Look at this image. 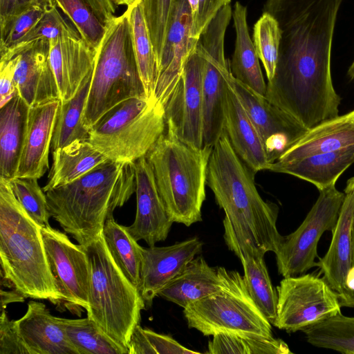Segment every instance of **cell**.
I'll use <instances>...</instances> for the list:
<instances>
[{
    "label": "cell",
    "instance_id": "obj_23",
    "mask_svg": "<svg viewBox=\"0 0 354 354\" xmlns=\"http://www.w3.org/2000/svg\"><path fill=\"white\" fill-rule=\"evenodd\" d=\"M345 196L332 240L325 255L317 262L320 273L337 292L343 293L351 258V236L354 219V177L346 181Z\"/></svg>",
    "mask_w": 354,
    "mask_h": 354
},
{
    "label": "cell",
    "instance_id": "obj_11",
    "mask_svg": "<svg viewBox=\"0 0 354 354\" xmlns=\"http://www.w3.org/2000/svg\"><path fill=\"white\" fill-rule=\"evenodd\" d=\"M319 196L297 229L283 236L276 254L283 277L304 274L317 267V245L326 231L333 232L344 199L335 185L319 191Z\"/></svg>",
    "mask_w": 354,
    "mask_h": 354
},
{
    "label": "cell",
    "instance_id": "obj_36",
    "mask_svg": "<svg viewBox=\"0 0 354 354\" xmlns=\"http://www.w3.org/2000/svg\"><path fill=\"white\" fill-rule=\"evenodd\" d=\"M313 346L354 354V317L342 312L302 330Z\"/></svg>",
    "mask_w": 354,
    "mask_h": 354
},
{
    "label": "cell",
    "instance_id": "obj_3",
    "mask_svg": "<svg viewBox=\"0 0 354 354\" xmlns=\"http://www.w3.org/2000/svg\"><path fill=\"white\" fill-rule=\"evenodd\" d=\"M135 162L110 160L82 177L46 192L48 209L63 230L86 246L107 218L136 192Z\"/></svg>",
    "mask_w": 354,
    "mask_h": 354
},
{
    "label": "cell",
    "instance_id": "obj_12",
    "mask_svg": "<svg viewBox=\"0 0 354 354\" xmlns=\"http://www.w3.org/2000/svg\"><path fill=\"white\" fill-rule=\"evenodd\" d=\"M276 290L277 317L272 325L287 333L302 331L341 312L337 292L318 275L283 277Z\"/></svg>",
    "mask_w": 354,
    "mask_h": 354
},
{
    "label": "cell",
    "instance_id": "obj_52",
    "mask_svg": "<svg viewBox=\"0 0 354 354\" xmlns=\"http://www.w3.org/2000/svg\"><path fill=\"white\" fill-rule=\"evenodd\" d=\"M136 1L137 0H112L115 6H125L127 7Z\"/></svg>",
    "mask_w": 354,
    "mask_h": 354
},
{
    "label": "cell",
    "instance_id": "obj_18",
    "mask_svg": "<svg viewBox=\"0 0 354 354\" xmlns=\"http://www.w3.org/2000/svg\"><path fill=\"white\" fill-rule=\"evenodd\" d=\"M203 245L194 237L169 246L142 248L138 289L146 308L151 306L158 292L201 252Z\"/></svg>",
    "mask_w": 354,
    "mask_h": 354
},
{
    "label": "cell",
    "instance_id": "obj_54",
    "mask_svg": "<svg viewBox=\"0 0 354 354\" xmlns=\"http://www.w3.org/2000/svg\"><path fill=\"white\" fill-rule=\"evenodd\" d=\"M44 3L48 4V5H52L53 3H55L54 2V0H44Z\"/></svg>",
    "mask_w": 354,
    "mask_h": 354
},
{
    "label": "cell",
    "instance_id": "obj_32",
    "mask_svg": "<svg viewBox=\"0 0 354 354\" xmlns=\"http://www.w3.org/2000/svg\"><path fill=\"white\" fill-rule=\"evenodd\" d=\"M129 27L130 37L138 70L146 95L154 97L158 77V62L150 37L142 0H137L124 11Z\"/></svg>",
    "mask_w": 354,
    "mask_h": 354
},
{
    "label": "cell",
    "instance_id": "obj_24",
    "mask_svg": "<svg viewBox=\"0 0 354 354\" xmlns=\"http://www.w3.org/2000/svg\"><path fill=\"white\" fill-rule=\"evenodd\" d=\"M16 324L30 354H79L62 326L41 302L30 301Z\"/></svg>",
    "mask_w": 354,
    "mask_h": 354
},
{
    "label": "cell",
    "instance_id": "obj_53",
    "mask_svg": "<svg viewBox=\"0 0 354 354\" xmlns=\"http://www.w3.org/2000/svg\"><path fill=\"white\" fill-rule=\"evenodd\" d=\"M347 75L351 80H354V60L348 68Z\"/></svg>",
    "mask_w": 354,
    "mask_h": 354
},
{
    "label": "cell",
    "instance_id": "obj_19",
    "mask_svg": "<svg viewBox=\"0 0 354 354\" xmlns=\"http://www.w3.org/2000/svg\"><path fill=\"white\" fill-rule=\"evenodd\" d=\"M136 213L133 223L127 227L137 241L149 246L165 241L173 221L169 218L158 192L154 176L145 156L135 162Z\"/></svg>",
    "mask_w": 354,
    "mask_h": 354
},
{
    "label": "cell",
    "instance_id": "obj_42",
    "mask_svg": "<svg viewBox=\"0 0 354 354\" xmlns=\"http://www.w3.org/2000/svg\"><path fill=\"white\" fill-rule=\"evenodd\" d=\"M59 9L53 3H46V10L33 28L12 48L1 53L3 55L19 47L39 40L50 41L68 35L77 33V30L62 15Z\"/></svg>",
    "mask_w": 354,
    "mask_h": 354
},
{
    "label": "cell",
    "instance_id": "obj_47",
    "mask_svg": "<svg viewBox=\"0 0 354 354\" xmlns=\"http://www.w3.org/2000/svg\"><path fill=\"white\" fill-rule=\"evenodd\" d=\"M17 55L0 62V107L8 102L17 93L15 72Z\"/></svg>",
    "mask_w": 354,
    "mask_h": 354
},
{
    "label": "cell",
    "instance_id": "obj_21",
    "mask_svg": "<svg viewBox=\"0 0 354 354\" xmlns=\"http://www.w3.org/2000/svg\"><path fill=\"white\" fill-rule=\"evenodd\" d=\"M59 104L60 100H55L30 106L16 177L39 179L49 169V151Z\"/></svg>",
    "mask_w": 354,
    "mask_h": 354
},
{
    "label": "cell",
    "instance_id": "obj_20",
    "mask_svg": "<svg viewBox=\"0 0 354 354\" xmlns=\"http://www.w3.org/2000/svg\"><path fill=\"white\" fill-rule=\"evenodd\" d=\"M48 60L57 82L60 101L73 97L93 73L95 49L77 32L49 41Z\"/></svg>",
    "mask_w": 354,
    "mask_h": 354
},
{
    "label": "cell",
    "instance_id": "obj_10",
    "mask_svg": "<svg viewBox=\"0 0 354 354\" xmlns=\"http://www.w3.org/2000/svg\"><path fill=\"white\" fill-rule=\"evenodd\" d=\"M232 17L230 4L223 7L198 39L196 51L204 59L202 81L203 142L213 147L223 133L229 62L224 53L225 35Z\"/></svg>",
    "mask_w": 354,
    "mask_h": 354
},
{
    "label": "cell",
    "instance_id": "obj_1",
    "mask_svg": "<svg viewBox=\"0 0 354 354\" xmlns=\"http://www.w3.org/2000/svg\"><path fill=\"white\" fill-rule=\"evenodd\" d=\"M342 0H267L263 11L281 30L266 97L307 129L339 115L332 80L333 37Z\"/></svg>",
    "mask_w": 354,
    "mask_h": 354
},
{
    "label": "cell",
    "instance_id": "obj_39",
    "mask_svg": "<svg viewBox=\"0 0 354 354\" xmlns=\"http://www.w3.org/2000/svg\"><path fill=\"white\" fill-rule=\"evenodd\" d=\"M80 37L95 49L104 31V24L97 17L85 0H54Z\"/></svg>",
    "mask_w": 354,
    "mask_h": 354
},
{
    "label": "cell",
    "instance_id": "obj_22",
    "mask_svg": "<svg viewBox=\"0 0 354 354\" xmlns=\"http://www.w3.org/2000/svg\"><path fill=\"white\" fill-rule=\"evenodd\" d=\"M224 240L240 259L248 292L265 317L273 324L277 317L278 295L272 284L264 261L266 252L249 241L238 239L224 218Z\"/></svg>",
    "mask_w": 354,
    "mask_h": 354
},
{
    "label": "cell",
    "instance_id": "obj_30",
    "mask_svg": "<svg viewBox=\"0 0 354 354\" xmlns=\"http://www.w3.org/2000/svg\"><path fill=\"white\" fill-rule=\"evenodd\" d=\"M53 163L45 193L71 183L109 159L88 140H76L53 151Z\"/></svg>",
    "mask_w": 354,
    "mask_h": 354
},
{
    "label": "cell",
    "instance_id": "obj_51",
    "mask_svg": "<svg viewBox=\"0 0 354 354\" xmlns=\"http://www.w3.org/2000/svg\"><path fill=\"white\" fill-rule=\"evenodd\" d=\"M192 14V22L196 18L198 8V0H187Z\"/></svg>",
    "mask_w": 354,
    "mask_h": 354
},
{
    "label": "cell",
    "instance_id": "obj_28",
    "mask_svg": "<svg viewBox=\"0 0 354 354\" xmlns=\"http://www.w3.org/2000/svg\"><path fill=\"white\" fill-rule=\"evenodd\" d=\"M354 163V145L299 160L274 162L268 171L295 176L314 185L319 191L335 185L339 176Z\"/></svg>",
    "mask_w": 354,
    "mask_h": 354
},
{
    "label": "cell",
    "instance_id": "obj_29",
    "mask_svg": "<svg viewBox=\"0 0 354 354\" xmlns=\"http://www.w3.org/2000/svg\"><path fill=\"white\" fill-rule=\"evenodd\" d=\"M0 177H16L30 106L16 93L0 107Z\"/></svg>",
    "mask_w": 354,
    "mask_h": 354
},
{
    "label": "cell",
    "instance_id": "obj_33",
    "mask_svg": "<svg viewBox=\"0 0 354 354\" xmlns=\"http://www.w3.org/2000/svg\"><path fill=\"white\" fill-rule=\"evenodd\" d=\"M102 235L115 264L138 288L140 282L142 247L130 234L127 227L118 224L113 217L106 219Z\"/></svg>",
    "mask_w": 354,
    "mask_h": 354
},
{
    "label": "cell",
    "instance_id": "obj_26",
    "mask_svg": "<svg viewBox=\"0 0 354 354\" xmlns=\"http://www.w3.org/2000/svg\"><path fill=\"white\" fill-rule=\"evenodd\" d=\"M353 145L354 110L324 120L308 129L305 134L276 161L291 162Z\"/></svg>",
    "mask_w": 354,
    "mask_h": 354
},
{
    "label": "cell",
    "instance_id": "obj_14",
    "mask_svg": "<svg viewBox=\"0 0 354 354\" xmlns=\"http://www.w3.org/2000/svg\"><path fill=\"white\" fill-rule=\"evenodd\" d=\"M204 59L196 51L189 57L180 77L162 104L166 130L183 142L203 147L202 81Z\"/></svg>",
    "mask_w": 354,
    "mask_h": 354
},
{
    "label": "cell",
    "instance_id": "obj_17",
    "mask_svg": "<svg viewBox=\"0 0 354 354\" xmlns=\"http://www.w3.org/2000/svg\"><path fill=\"white\" fill-rule=\"evenodd\" d=\"M48 48V41L39 40L1 55L5 60L17 55L15 84L17 94L29 106L59 100Z\"/></svg>",
    "mask_w": 354,
    "mask_h": 354
},
{
    "label": "cell",
    "instance_id": "obj_7",
    "mask_svg": "<svg viewBox=\"0 0 354 354\" xmlns=\"http://www.w3.org/2000/svg\"><path fill=\"white\" fill-rule=\"evenodd\" d=\"M84 248L90 268L87 317L129 354L131 336L146 308L144 300L113 260L102 234Z\"/></svg>",
    "mask_w": 354,
    "mask_h": 354
},
{
    "label": "cell",
    "instance_id": "obj_16",
    "mask_svg": "<svg viewBox=\"0 0 354 354\" xmlns=\"http://www.w3.org/2000/svg\"><path fill=\"white\" fill-rule=\"evenodd\" d=\"M192 14L187 0H177L158 62L154 98L164 104L195 51L198 39L192 37Z\"/></svg>",
    "mask_w": 354,
    "mask_h": 354
},
{
    "label": "cell",
    "instance_id": "obj_49",
    "mask_svg": "<svg viewBox=\"0 0 354 354\" xmlns=\"http://www.w3.org/2000/svg\"><path fill=\"white\" fill-rule=\"evenodd\" d=\"M339 299L342 307L354 308V219L352 227L350 268L346 277L345 289L343 293L339 295Z\"/></svg>",
    "mask_w": 354,
    "mask_h": 354
},
{
    "label": "cell",
    "instance_id": "obj_31",
    "mask_svg": "<svg viewBox=\"0 0 354 354\" xmlns=\"http://www.w3.org/2000/svg\"><path fill=\"white\" fill-rule=\"evenodd\" d=\"M236 31L234 51L229 66L232 75L257 93L266 95V84L259 58L250 38L247 24V8L236 1L232 12Z\"/></svg>",
    "mask_w": 354,
    "mask_h": 354
},
{
    "label": "cell",
    "instance_id": "obj_45",
    "mask_svg": "<svg viewBox=\"0 0 354 354\" xmlns=\"http://www.w3.org/2000/svg\"><path fill=\"white\" fill-rule=\"evenodd\" d=\"M0 354H30L19 334L16 320H10L5 309L0 319Z\"/></svg>",
    "mask_w": 354,
    "mask_h": 354
},
{
    "label": "cell",
    "instance_id": "obj_8",
    "mask_svg": "<svg viewBox=\"0 0 354 354\" xmlns=\"http://www.w3.org/2000/svg\"><path fill=\"white\" fill-rule=\"evenodd\" d=\"M165 130L161 103L154 97H132L104 114L89 129L88 140L110 160L135 162Z\"/></svg>",
    "mask_w": 354,
    "mask_h": 354
},
{
    "label": "cell",
    "instance_id": "obj_41",
    "mask_svg": "<svg viewBox=\"0 0 354 354\" xmlns=\"http://www.w3.org/2000/svg\"><path fill=\"white\" fill-rule=\"evenodd\" d=\"M129 354H196L169 335L143 328H134L128 346Z\"/></svg>",
    "mask_w": 354,
    "mask_h": 354
},
{
    "label": "cell",
    "instance_id": "obj_6",
    "mask_svg": "<svg viewBox=\"0 0 354 354\" xmlns=\"http://www.w3.org/2000/svg\"><path fill=\"white\" fill-rule=\"evenodd\" d=\"M95 50L82 120L88 130L120 102L132 97H147L136 65L125 12L104 24L103 36Z\"/></svg>",
    "mask_w": 354,
    "mask_h": 354
},
{
    "label": "cell",
    "instance_id": "obj_40",
    "mask_svg": "<svg viewBox=\"0 0 354 354\" xmlns=\"http://www.w3.org/2000/svg\"><path fill=\"white\" fill-rule=\"evenodd\" d=\"M8 181L16 199L28 214L41 227L49 225L46 194L40 187L38 178L15 177Z\"/></svg>",
    "mask_w": 354,
    "mask_h": 354
},
{
    "label": "cell",
    "instance_id": "obj_4",
    "mask_svg": "<svg viewBox=\"0 0 354 354\" xmlns=\"http://www.w3.org/2000/svg\"><path fill=\"white\" fill-rule=\"evenodd\" d=\"M0 259L5 286L26 298L62 305L51 271L41 227L14 196L7 179L0 177Z\"/></svg>",
    "mask_w": 354,
    "mask_h": 354
},
{
    "label": "cell",
    "instance_id": "obj_34",
    "mask_svg": "<svg viewBox=\"0 0 354 354\" xmlns=\"http://www.w3.org/2000/svg\"><path fill=\"white\" fill-rule=\"evenodd\" d=\"M92 73L84 80L73 97L60 101L52 140V151L76 140L88 139L89 130L84 125L82 120Z\"/></svg>",
    "mask_w": 354,
    "mask_h": 354
},
{
    "label": "cell",
    "instance_id": "obj_43",
    "mask_svg": "<svg viewBox=\"0 0 354 354\" xmlns=\"http://www.w3.org/2000/svg\"><path fill=\"white\" fill-rule=\"evenodd\" d=\"M177 0H142L145 18L157 58L160 57Z\"/></svg>",
    "mask_w": 354,
    "mask_h": 354
},
{
    "label": "cell",
    "instance_id": "obj_2",
    "mask_svg": "<svg viewBox=\"0 0 354 354\" xmlns=\"http://www.w3.org/2000/svg\"><path fill=\"white\" fill-rule=\"evenodd\" d=\"M255 174L223 132L212 147L206 184L236 236L266 253L275 254L283 239L277 227L279 207L261 198L254 184Z\"/></svg>",
    "mask_w": 354,
    "mask_h": 354
},
{
    "label": "cell",
    "instance_id": "obj_38",
    "mask_svg": "<svg viewBox=\"0 0 354 354\" xmlns=\"http://www.w3.org/2000/svg\"><path fill=\"white\" fill-rule=\"evenodd\" d=\"M254 45L262 62L268 81L275 73L279 57L281 30L277 20L270 14L263 12L254 26Z\"/></svg>",
    "mask_w": 354,
    "mask_h": 354
},
{
    "label": "cell",
    "instance_id": "obj_9",
    "mask_svg": "<svg viewBox=\"0 0 354 354\" xmlns=\"http://www.w3.org/2000/svg\"><path fill=\"white\" fill-rule=\"evenodd\" d=\"M223 288L184 308L188 327L205 336L218 334L272 339V324L250 297L243 277L222 267Z\"/></svg>",
    "mask_w": 354,
    "mask_h": 354
},
{
    "label": "cell",
    "instance_id": "obj_27",
    "mask_svg": "<svg viewBox=\"0 0 354 354\" xmlns=\"http://www.w3.org/2000/svg\"><path fill=\"white\" fill-rule=\"evenodd\" d=\"M223 286L222 267H211L202 256H198L170 281L158 296L184 308L219 292Z\"/></svg>",
    "mask_w": 354,
    "mask_h": 354
},
{
    "label": "cell",
    "instance_id": "obj_13",
    "mask_svg": "<svg viewBox=\"0 0 354 354\" xmlns=\"http://www.w3.org/2000/svg\"><path fill=\"white\" fill-rule=\"evenodd\" d=\"M48 261L62 296V305L80 316L88 308L90 268L83 245L50 225L41 227ZM61 305V306H62Z\"/></svg>",
    "mask_w": 354,
    "mask_h": 354
},
{
    "label": "cell",
    "instance_id": "obj_35",
    "mask_svg": "<svg viewBox=\"0 0 354 354\" xmlns=\"http://www.w3.org/2000/svg\"><path fill=\"white\" fill-rule=\"evenodd\" d=\"M67 337L79 354H128V351L105 334L86 317L82 319L58 317Z\"/></svg>",
    "mask_w": 354,
    "mask_h": 354
},
{
    "label": "cell",
    "instance_id": "obj_48",
    "mask_svg": "<svg viewBox=\"0 0 354 354\" xmlns=\"http://www.w3.org/2000/svg\"><path fill=\"white\" fill-rule=\"evenodd\" d=\"M41 3L39 0H0V21L17 15Z\"/></svg>",
    "mask_w": 354,
    "mask_h": 354
},
{
    "label": "cell",
    "instance_id": "obj_46",
    "mask_svg": "<svg viewBox=\"0 0 354 354\" xmlns=\"http://www.w3.org/2000/svg\"><path fill=\"white\" fill-rule=\"evenodd\" d=\"M231 0H198V8L192 24V37L198 39L202 32L225 6Z\"/></svg>",
    "mask_w": 354,
    "mask_h": 354
},
{
    "label": "cell",
    "instance_id": "obj_44",
    "mask_svg": "<svg viewBox=\"0 0 354 354\" xmlns=\"http://www.w3.org/2000/svg\"><path fill=\"white\" fill-rule=\"evenodd\" d=\"M45 10L46 3H41L17 15L0 21L1 53L19 44L36 25Z\"/></svg>",
    "mask_w": 354,
    "mask_h": 354
},
{
    "label": "cell",
    "instance_id": "obj_50",
    "mask_svg": "<svg viewBox=\"0 0 354 354\" xmlns=\"http://www.w3.org/2000/svg\"><path fill=\"white\" fill-rule=\"evenodd\" d=\"M26 297L15 289L10 291L1 290V309H5L8 304L24 301Z\"/></svg>",
    "mask_w": 354,
    "mask_h": 354
},
{
    "label": "cell",
    "instance_id": "obj_37",
    "mask_svg": "<svg viewBox=\"0 0 354 354\" xmlns=\"http://www.w3.org/2000/svg\"><path fill=\"white\" fill-rule=\"evenodd\" d=\"M207 353L212 354H290L287 344L281 339H252L218 334L208 343Z\"/></svg>",
    "mask_w": 354,
    "mask_h": 354
},
{
    "label": "cell",
    "instance_id": "obj_5",
    "mask_svg": "<svg viewBox=\"0 0 354 354\" xmlns=\"http://www.w3.org/2000/svg\"><path fill=\"white\" fill-rule=\"evenodd\" d=\"M212 147L191 146L165 131L145 156L166 211L187 227L202 221Z\"/></svg>",
    "mask_w": 354,
    "mask_h": 354
},
{
    "label": "cell",
    "instance_id": "obj_15",
    "mask_svg": "<svg viewBox=\"0 0 354 354\" xmlns=\"http://www.w3.org/2000/svg\"><path fill=\"white\" fill-rule=\"evenodd\" d=\"M227 79L257 131L269 162L272 164L300 139L308 129L268 101L266 96L236 80L231 71Z\"/></svg>",
    "mask_w": 354,
    "mask_h": 354
},
{
    "label": "cell",
    "instance_id": "obj_25",
    "mask_svg": "<svg viewBox=\"0 0 354 354\" xmlns=\"http://www.w3.org/2000/svg\"><path fill=\"white\" fill-rule=\"evenodd\" d=\"M223 132L236 154L254 172L268 170L270 163L261 139L228 81Z\"/></svg>",
    "mask_w": 354,
    "mask_h": 354
}]
</instances>
